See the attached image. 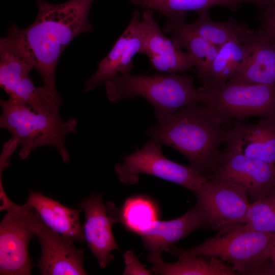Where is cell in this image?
<instances>
[{"mask_svg":"<svg viewBox=\"0 0 275 275\" xmlns=\"http://www.w3.org/2000/svg\"><path fill=\"white\" fill-rule=\"evenodd\" d=\"M159 207L148 197L136 195L127 199L118 209L119 223L128 231L138 234L158 220Z\"/></svg>","mask_w":275,"mask_h":275,"instance_id":"cell-23","label":"cell"},{"mask_svg":"<svg viewBox=\"0 0 275 275\" xmlns=\"http://www.w3.org/2000/svg\"><path fill=\"white\" fill-rule=\"evenodd\" d=\"M142 46L139 28L128 24L108 54L98 63L96 72L85 81L84 91H92L118 74H130L133 58L141 52Z\"/></svg>","mask_w":275,"mask_h":275,"instance_id":"cell-18","label":"cell"},{"mask_svg":"<svg viewBox=\"0 0 275 275\" xmlns=\"http://www.w3.org/2000/svg\"><path fill=\"white\" fill-rule=\"evenodd\" d=\"M26 204L37 212L49 228L73 241H85L79 214L81 208L66 207L40 192L30 191Z\"/></svg>","mask_w":275,"mask_h":275,"instance_id":"cell-20","label":"cell"},{"mask_svg":"<svg viewBox=\"0 0 275 275\" xmlns=\"http://www.w3.org/2000/svg\"><path fill=\"white\" fill-rule=\"evenodd\" d=\"M272 7L275 9V0H271Z\"/></svg>","mask_w":275,"mask_h":275,"instance_id":"cell-31","label":"cell"},{"mask_svg":"<svg viewBox=\"0 0 275 275\" xmlns=\"http://www.w3.org/2000/svg\"><path fill=\"white\" fill-rule=\"evenodd\" d=\"M166 21L162 31L170 34L179 47L185 49L196 63L195 72L203 85L219 48L201 37L185 21V13L163 14Z\"/></svg>","mask_w":275,"mask_h":275,"instance_id":"cell-17","label":"cell"},{"mask_svg":"<svg viewBox=\"0 0 275 275\" xmlns=\"http://www.w3.org/2000/svg\"><path fill=\"white\" fill-rule=\"evenodd\" d=\"M33 68L23 58L12 52L0 50V86L9 98L23 102L37 112H59L62 99L43 86L37 87L29 76Z\"/></svg>","mask_w":275,"mask_h":275,"instance_id":"cell-11","label":"cell"},{"mask_svg":"<svg viewBox=\"0 0 275 275\" xmlns=\"http://www.w3.org/2000/svg\"><path fill=\"white\" fill-rule=\"evenodd\" d=\"M241 224L251 229L275 234V189L250 203Z\"/></svg>","mask_w":275,"mask_h":275,"instance_id":"cell-26","label":"cell"},{"mask_svg":"<svg viewBox=\"0 0 275 275\" xmlns=\"http://www.w3.org/2000/svg\"><path fill=\"white\" fill-rule=\"evenodd\" d=\"M197 89L201 103L225 126L254 116L275 118V85L229 81L218 88Z\"/></svg>","mask_w":275,"mask_h":275,"instance_id":"cell-6","label":"cell"},{"mask_svg":"<svg viewBox=\"0 0 275 275\" xmlns=\"http://www.w3.org/2000/svg\"><path fill=\"white\" fill-rule=\"evenodd\" d=\"M233 39L221 46L202 87L216 89L225 85L243 69L250 56V46L244 39Z\"/></svg>","mask_w":275,"mask_h":275,"instance_id":"cell-21","label":"cell"},{"mask_svg":"<svg viewBox=\"0 0 275 275\" xmlns=\"http://www.w3.org/2000/svg\"><path fill=\"white\" fill-rule=\"evenodd\" d=\"M139 28L142 42L140 53L147 56L153 68L167 74H180L196 67L194 58L164 35L152 10L144 11Z\"/></svg>","mask_w":275,"mask_h":275,"instance_id":"cell-14","label":"cell"},{"mask_svg":"<svg viewBox=\"0 0 275 275\" xmlns=\"http://www.w3.org/2000/svg\"><path fill=\"white\" fill-rule=\"evenodd\" d=\"M242 1L255 5L260 9L262 12L272 6L271 0H242Z\"/></svg>","mask_w":275,"mask_h":275,"instance_id":"cell-29","label":"cell"},{"mask_svg":"<svg viewBox=\"0 0 275 275\" xmlns=\"http://www.w3.org/2000/svg\"><path fill=\"white\" fill-rule=\"evenodd\" d=\"M109 101L141 97L152 106L157 120L190 104L201 102L194 77L179 74L151 75L118 74L104 82Z\"/></svg>","mask_w":275,"mask_h":275,"instance_id":"cell-4","label":"cell"},{"mask_svg":"<svg viewBox=\"0 0 275 275\" xmlns=\"http://www.w3.org/2000/svg\"><path fill=\"white\" fill-rule=\"evenodd\" d=\"M197 20L190 23L192 29L201 37L219 48L226 43L242 37L250 29L243 22L240 23L231 17L223 22L211 19L208 10L198 12Z\"/></svg>","mask_w":275,"mask_h":275,"instance_id":"cell-24","label":"cell"},{"mask_svg":"<svg viewBox=\"0 0 275 275\" xmlns=\"http://www.w3.org/2000/svg\"><path fill=\"white\" fill-rule=\"evenodd\" d=\"M33 231L41 247L38 267L41 274H86L83 266L82 249H78L73 241L63 236L47 226L33 208Z\"/></svg>","mask_w":275,"mask_h":275,"instance_id":"cell-12","label":"cell"},{"mask_svg":"<svg viewBox=\"0 0 275 275\" xmlns=\"http://www.w3.org/2000/svg\"><path fill=\"white\" fill-rule=\"evenodd\" d=\"M205 221V228L219 230L244 221L250 203L245 190L230 181L209 178L193 191Z\"/></svg>","mask_w":275,"mask_h":275,"instance_id":"cell-9","label":"cell"},{"mask_svg":"<svg viewBox=\"0 0 275 275\" xmlns=\"http://www.w3.org/2000/svg\"><path fill=\"white\" fill-rule=\"evenodd\" d=\"M201 228H205V221L197 204L180 217L166 221L157 220L138 235L145 249L149 251L147 259L150 261L162 258L163 251L168 252L174 243Z\"/></svg>","mask_w":275,"mask_h":275,"instance_id":"cell-16","label":"cell"},{"mask_svg":"<svg viewBox=\"0 0 275 275\" xmlns=\"http://www.w3.org/2000/svg\"><path fill=\"white\" fill-rule=\"evenodd\" d=\"M270 258L271 259L273 263L275 265V245L272 251Z\"/></svg>","mask_w":275,"mask_h":275,"instance_id":"cell-30","label":"cell"},{"mask_svg":"<svg viewBox=\"0 0 275 275\" xmlns=\"http://www.w3.org/2000/svg\"><path fill=\"white\" fill-rule=\"evenodd\" d=\"M36 1L35 20L23 29L12 24L0 39V50L12 52L28 61L41 76L43 86L62 99L56 84L58 62L75 37L93 31L89 14L94 0H69L59 4Z\"/></svg>","mask_w":275,"mask_h":275,"instance_id":"cell-1","label":"cell"},{"mask_svg":"<svg viewBox=\"0 0 275 275\" xmlns=\"http://www.w3.org/2000/svg\"><path fill=\"white\" fill-rule=\"evenodd\" d=\"M209 178L236 183L255 201L275 189V166L227 147Z\"/></svg>","mask_w":275,"mask_h":275,"instance_id":"cell-10","label":"cell"},{"mask_svg":"<svg viewBox=\"0 0 275 275\" xmlns=\"http://www.w3.org/2000/svg\"><path fill=\"white\" fill-rule=\"evenodd\" d=\"M242 0H130L129 4L155 10L161 14L185 13L208 10L214 6H223L236 11L241 7Z\"/></svg>","mask_w":275,"mask_h":275,"instance_id":"cell-25","label":"cell"},{"mask_svg":"<svg viewBox=\"0 0 275 275\" xmlns=\"http://www.w3.org/2000/svg\"><path fill=\"white\" fill-rule=\"evenodd\" d=\"M102 199V195L93 194L80 202L79 208L85 215L82 226L85 241L99 266L104 268L114 258L112 251H120L112 231L119 219L114 203L109 201L104 205Z\"/></svg>","mask_w":275,"mask_h":275,"instance_id":"cell-13","label":"cell"},{"mask_svg":"<svg viewBox=\"0 0 275 275\" xmlns=\"http://www.w3.org/2000/svg\"><path fill=\"white\" fill-rule=\"evenodd\" d=\"M244 39L250 46V56L242 71L229 81L275 85V43L259 29L251 30Z\"/></svg>","mask_w":275,"mask_h":275,"instance_id":"cell-19","label":"cell"},{"mask_svg":"<svg viewBox=\"0 0 275 275\" xmlns=\"http://www.w3.org/2000/svg\"><path fill=\"white\" fill-rule=\"evenodd\" d=\"M225 127L206 105L195 103L157 120L146 133L150 140L180 152L209 178L221 155L219 147L225 143Z\"/></svg>","mask_w":275,"mask_h":275,"instance_id":"cell-2","label":"cell"},{"mask_svg":"<svg viewBox=\"0 0 275 275\" xmlns=\"http://www.w3.org/2000/svg\"><path fill=\"white\" fill-rule=\"evenodd\" d=\"M177 261L167 263L162 258L150 261L153 274L166 275H234L236 271L221 259L202 257L182 253L174 254Z\"/></svg>","mask_w":275,"mask_h":275,"instance_id":"cell-22","label":"cell"},{"mask_svg":"<svg viewBox=\"0 0 275 275\" xmlns=\"http://www.w3.org/2000/svg\"><path fill=\"white\" fill-rule=\"evenodd\" d=\"M0 106V127L7 130L20 146L21 159L27 158L38 147L50 146L58 151L65 163L69 161L65 141L68 134L76 133L75 119L64 121L59 112H35L28 105L11 98L1 100Z\"/></svg>","mask_w":275,"mask_h":275,"instance_id":"cell-3","label":"cell"},{"mask_svg":"<svg viewBox=\"0 0 275 275\" xmlns=\"http://www.w3.org/2000/svg\"><path fill=\"white\" fill-rule=\"evenodd\" d=\"M161 144L150 140L141 149L125 155L115 170L120 181L126 185L139 182L140 174H148L179 184L192 192L208 178L189 166L168 159L162 153Z\"/></svg>","mask_w":275,"mask_h":275,"instance_id":"cell-7","label":"cell"},{"mask_svg":"<svg viewBox=\"0 0 275 275\" xmlns=\"http://www.w3.org/2000/svg\"><path fill=\"white\" fill-rule=\"evenodd\" d=\"M213 237L187 250L173 245L169 253H182L202 257H215L231 264L236 272L251 273L269 258L275 245V234L260 232L241 223L231 224L218 230Z\"/></svg>","mask_w":275,"mask_h":275,"instance_id":"cell-5","label":"cell"},{"mask_svg":"<svg viewBox=\"0 0 275 275\" xmlns=\"http://www.w3.org/2000/svg\"><path fill=\"white\" fill-rule=\"evenodd\" d=\"M1 202V210L7 213L0 224V274H31L28 246L34 235L32 208L25 203L17 205L8 197Z\"/></svg>","mask_w":275,"mask_h":275,"instance_id":"cell-8","label":"cell"},{"mask_svg":"<svg viewBox=\"0 0 275 275\" xmlns=\"http://www.w3.org/2000/svg\"><path fill=\"white\" fill-rule=\"evenodd\" d=\"M225 143L249 157L275 166V118L254 124L235 121L227 128Z\"/></svg>","mask_w":275,"mask_h":275,"instance_id":"cell-15","label":"cell"},{"mask_svg":"<svg viewBox=\"0 0 275 275\" xmlns=\"http://www.w3.org/2000/svg\"><path fill=\"white\" fill-rule=\"evenodd\" d=\"M262 13V22L259 30L275 43V9L271 7Z\"/></svg>","mask_w":275,"mask_h":275,"instance_id":"cell-28","label":"cell"},{"mask_svg":"<svg viewBox=\"0 0 275 275\" xmlns=\"http://www.w3.org/2000/svg\"><path fill=\"white\" fill-rule=\"evenodd\" d=\"M125 267L123 274H153L151 270L146 268V266L142 264L134 253L128 251L124 254Z\"/></svg>","mask_w":275,"mask_h":275,"instance_id":"cell-27","label":"cell"}]
</instances>
